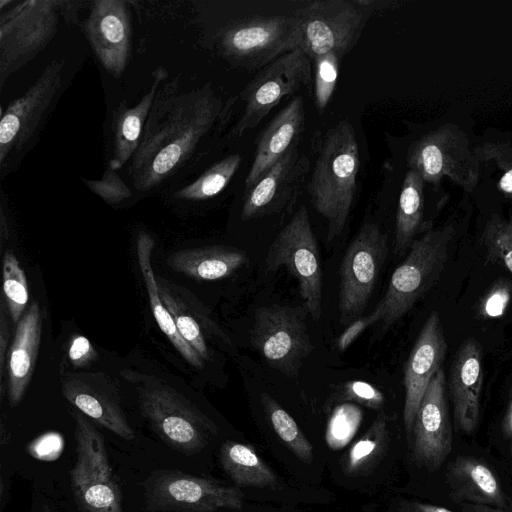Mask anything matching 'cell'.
<instances>
[{
  "label": "cell",
  "instance_id": "f35d334b",
  "mask_svg": "<svg viewBox=\"0 0 512 512\" xmlns=\"http://www.w3.org/2000/svg\"><path fill=\"white\" fill-rule=\"evenodd\" d=\"M512 296V284L500 280L479 301L476 312L480 318H496L502 316Z\"/></svg>",
  "mask_w": 512,
  "mask_h": 512
},
{
  "label": "cell",
  "instance_id": "83f0119b",
  "mask_svg": "<svg viewBox=\"0 0 512 512\" xmlns=\"http://www.w3.org/2000/svg\"><path fill=\"white\" fill-rule=\"evenodd\" d=\"M423 194L422 177L411 169L404 179L396 214L394 250L398 255L406 252L417 233L422 230Z\"/></svg>",
  "mask_w": 512,
  "mask_h": 512
},
{
  "label": "cell",
  "instance_id": "2e32d148",
  "mask_svg": "<svg viewBox=\"0 0 512 512\" xmlns=\"http://www.w3.org/2000/svg\"><path fill=\"white\" fill-rule=\"evenodd\" d=\"M309 160L297 147L289 150L252 187L246 189L241 209L244 221L282 213L296 201Z\"/></svg>",
  "mask_w": 512,
  "mask_h": 512
},
{
  "label": "cell",
  "instance_id": "5b68a950",
  "mask_svg": "<svg viewBox=\"0 0 512 512\" xmlns=\"http://www.w3.org/2000/svg\"><path fill=\"white\" fill-rule=\"evenodd\" d=\"M139 404L142 416L158 437L183 454L199 453L218 434L209 417L184 395L157 380L139 388Z\"/></svg>",
  "mask_w": 512,
  "mask_h": 512
},
{
  "label": "cell",
  "instance_id": "d4e9b609",
  "mask_svg": "<svg viewBox=\"0 0 512 512\" xmlns=\"http://www.w3.org/2000/svg\"><path fill=\"white\" fill-rule=\"evenodd\" d=\"M247 262L245 251L222 245L178 250L167 259L173 270L205 281L227 278Z\"/></svg>",
  "mask_w": 512,
  "mask_h": 512
},
{
  "label": "cell",
  "instance_id": "ac0fdd59",
  "mask_svg": "<svg viewBox=\"0 0 512 512\" xmlns=\"http://www.w3.org/2000/svg\"><path fill=\"white\" fill-rule=\"evenodd\" d=\"M447 344L438 312L430 313L404 366L405 401L403 421L410 436L424 394L435 374L441 369Z\"/></svg>",
  "mask_w": 512,
  "mask_h": 512
},
{
  "label": "cell",
  "instance_id": "8992f818",
  "mask_svg": "<svg viewBox=\"0 0 512 512\" xmlns=\"http://www.w3.org/2000/svg\"><path fill=\"white\" fill-rule=\"evenodd\" d=\"M299 21L293 15H260L235 20L218 35L221 55L246 70L262 69L300 48Z\"/></svg>",
  "mask_w": 512,
  "mask_h": 512
},
{
  "label": "cell",
  "instance_id": "277c9868",
  "mask_svg": "<svg viewBox=\"0 0 512 512\" xmlns=\"http://www.w3.org/2000/svg\"><path fill=\"white\" fill-rule=\"evenodd\" d=\"M454 231L451 226L427 231L414 240L403 262L391 274L387 290L376 304L383 330L402 318L439 280L447 263Z\"/></svg>",
  "mask_w": 512,
  "mask_h": 512
},
{
  "label": "cell",
  "instance_id": "ba28073f",
  "mask_svg": "<svg viewBox=\"0 0 512 512\" xmlns=\"http://www.w3.org/2000/svg\"><path fill=\"white\" fill-rule=\"evenodd\" d=\"M77 459L71 490L81 512H122V494L108 460L102 435L82 412L73 411Z\"/></svg>",
  "mask_w": 512,
  "mask_h": 512
},
{
  "label": "cell",
  "instance_id": "7bdbcfd3",
  "mask_svg": "<svg viewBox=\"0 0 512 512\" xmlns=\"http://www.w3.org/2000/svg\"><path fill=\"white\" fill-rule=\"evenodd\" d=\"M399 512H453L445 507L413 500H401Z\"/></svg>",
  "mask_w": 512,
  "mask_h": 512
},
{
  "label": "cell",
  "instance_id": "b9f144b4",
  "mask_svg": "<svg viewBox=\"0 0 512 512\" xmlns=\"http://www.w3.org/2000/svg\"><path fill=\"white\" fill-rule=\"evenodd\" d=\"M69 359L76 367H84L96 360L97 353L90 341L82 336L76 335L69 345Z\"/></svg>",
  "mask_w": 512,
  "mask_h": 512
},
{
  "label": "cell",
  "instance_id": "3957f363",
  "mask_svg": "<svg viewBox=\"0 0 512 512\" xmlns=\"http://www.w3.org/2000/svg\"><path fill=\"white\" fill-rule=\"evenodd\" d=\"M66 60L49 62L35 83L1 113V178L12 172L32 148L64 90Z\"/></svg>",
  "mask_w": 512,
  "mask_h": 512
},
{
  "label": "cell",
  "instance_id": "4fadbf2b",
  "mask_svg": "<svg viewBox=\"0 0 512 512\" xmlns=\"http://www.w3.org/2000/svg\"><path fill=\"white\" fill-rule=\"evenodd\" d=\"M143 488L146 507L152 512H214L243 506L239 488L179 470H155L145 479Z\"/></svg>",
  "mask_w": 512,
  "mask_h": 512
},
{
  "label": "cell",
  "instance_id": "30bf717a",
  "mask_svg": "<svg viewBox=\"0 0 512 512\" xmlns=\"http://www.w3.org/2000/svg\"><path fill=\"white\" fill-rule=\"evenodd\" d=\"M64 2L28 0L17 3L0 18V86L33 60L57 33Z\"/></svg>",
  "mask_w": 512,
  "mask_h": 512
},
{
  "label": "cell",
  "instance_id": "d590c367",
  "mask_svg": "<svg viewBox=\"0 0 512 512\" xmlns=\"http://www.w3.org/2000/svg\"><path fill=\"white\" fill-rule=\"evenodd\" d=\"M354 402L370 409L380 410L384 406V395L375 386L363 381H348L338 385L328 403Z\"/></svg>",
  "mask_w": 512,
  "mask_h": 512
},
{
  "label": "cell",
  "instance_id": "4dcf8cb0",
  "mask_svg": "<svg viewBox=\"0 0 512 512\" xmlns=\"http://www.w3.org/2000/svg\"><path fill=\"white\" fill-rule=\"evenodd\" d=\"M242 158L231 154L212 165L196 180L176 191L175 197L182 200L201 201L219 194L237 172Z\"/></svg>",
  "mask_w": 512,
  "mask_h": 512
},
{
  "label": "cell",
  "instance_id": "ee69618b",
  "mask_svg": "<svg viewBox=\"0 0 512 512\" xmlns=\"http://www.w3.org/2000/svg\"><path fill=\"white\" fill-rule=\"evenodd\" d=\"M0 318H1V321H0V327H1L0 328V374H1V380H2L3 372H4L6 349L8 346V339H9L8 325H7V320L5 317L3 303H1Z\"/></svg>",
  "mask_w": 512,
  "mask_h": 512
},
{
  "label": "cell",
  "instance_id": "484cf974",
  "mask_svg": "<svg viewBox=\"0 0 512 512\" xmlns=\"http://www.w3.org/2000/svg\"><path fill=\"white\" fill-rule=\"evenodd\" d=\"M154 248L153 238L146 232H140L137 238V256L139 267L146 285L149 303L159 328L172 342L184 359L196 368H203L204 360L181 337L175 322L162 302L159 285L155 279L151 258Z\"/></svg>",
  "mask_w": 512,
  "mask_h": 512
},
{
  "label": "cell",
  "instance_id": "7dc6e473",
  "mask_svg": "<svg viewBox=\"0 0 512 512\" xmlns=\"http://www.w3.org/2000/svg\"><path fill=\"white\" fill-rule=\"evenodd\" d=\"M42 512H54V511H53L50 507H48L47 505H45V506L43 507Z\"/></svg>",
  "mask_w": 512,
  "mask_h": 512
},
{
  "label": "cell",
  "instance_id": "e0dca14e",
  "mask_svg": "<svg viewBox=\"0 0 512 512\" xmlns=\"http://www.w3.org/2000/svg\"><path fill=\"white\" fill-rule=\"evenodd\" d=\"M130 16L126 1L97 0L85 22V34L94 54L116 78L123 74L130 56Z\"/></svg>",
  "mask_w": 512,
  "mask_h": 512
},
{
  "label": "cell",
  "instance_id": "74e56055",
  "mask_svg": "<svg viewBox=\"0 0 512 512\" xmlns=\"http://www.w3.org/2000/svg\"><path fill=\"white\" fill-rule=\"evenodd\" d=\"M342 408L331 418L326 434L327 444L334 450L344 447L350 441L360 422V414L353 410L347 413L349 406Z\"/></svg>",
  "mask_w": 512,
  "mask_h": 512
},
{
  "label": "cell",
  "instance_id": "8fae6325",
  "mask_svg": "<svg viewBox=\"0 0 512 512\" xmlns=\"http://www.w3.org/2000/svg\"><path fill=\"white\" fill-rule=\"evenodd\" d=\"M300 49L310 59L330 52L345 56L357 43L372 12L356 0H317L297 9Z\"/></svg>",
  "mask_w": 512,
  "mask_h": 512
},
{
  "label": "cell",
  "instance_id": "9c48e42d",
  "mask_svg": "<svg viewBox=\"0 0 512 512\" xmlns=\"http://www.w3.org/2000/svg\"><path fill=\"white\" fill-rule=\"evenodd\" d=\"M306 309L272 304L254 313L251 345L265 362L281 374L296 379L303 361L314 349L305 315Z\"/></svg>",
  "mask_w": 512,
  "mask_h": 512
},
{
  "label": "cell",
  "instance_id": "bcb514c9",
  "mask_svg": "<svg viewBox=\"0 0 512 512\" xmlns=\"http://www.w3.org/2000/svg\"><path fill=\"white\" fill-rule=\"evenodd\" d=\"M499 186L502 191L512 193V169L507 171L501 178Z\"/></svg>",
  "mask_w": 512,
  "mask_h": 512
},
{
  "label": "cell",
  "instance_id": "ab89813d",
  "mask_svg": "<svg viewBox=\"0 0 512 512\" xmlns=\"http://www.w3.org/2000/svg\"><path fill=\"white\" fill-rule=\"evenodd\" d=\"M382 320V311L375 306L373 311L365 316H360L348 324L342 334L336 340L339 351H345L368 327Z\"/></svg>",
  "mask_w": 512,
  "mask_h": 512
},
{
  "label": "cell",
  "instance_id": "d6a6232c",
  "mask_svg": "<svg viewBox=\"0 0 512 512\" xmlns=\"http://www.w3.org/2000/svg\"><path fill=\"white\" fill-rule=\"evenodd\" d=\"M163 304L171 314L181 337L199 354L203 360H210V354L200 325L195 318L184 309L178 299L165 284H158Z\"/></svg>",
  "mask_w": 512,
  "mask_h": 512
},
{
  "label": "cell",
  "instance_id": "f1b7e54d",
  "mask_svg": "<svg viewBox=\"0 0 512 512\" xmlns=\"http://www.w3.org/2000/svg\"><path fill=\"white\" fill-rule=\"evenodd\" d=\"M389 442L386 415L381 412L365 434L346 453L342 468L346 475L367 474L376 466Z\"/></svg>",
  "mask_w": 512,
  "mask_h": 512
},
{
  "label": "cell",
  "instance_id": "9a60e30c",
  "mask_svg": "<svg viewBox=\"0 0 512 512\" xmlns=\"http://www.w3.org/2000/svg\"><path fill=\"white\" fill-rule=\"evenodd\" d=\"M445 391L446 378L441 368L424 394L410 434L412 460L428 472L439 469L452 449V425Z\"/></svg>",
  "mask_w": 512,
  "mask_h": 512
},
{
  "label": "cell",
  "instance_id": "4316f807",
  "mask_svg": "<svg viewBox=\"0 0 512 512\" xmlns=\"http://www.w3.org/2000/svg\"><path fill=\"white\" fill-rule=\"evenodd\" d=\"M222 468L240 487H275L277 476L250 445L226 441L220 448Z\"/></svg>",
  "mask_w": 512,
  "mask_h": 512
},
{
  "label": "cell",
  "instance_id": "1f68e13d",
  "mask_svg": "<svg viewBox=\"0 0 512 512\" xmlns=\"http://www.w3.org/2000/svg\"><path fill=\"white\" fill-rule=\"evenodd\" d=\"M3 290L12 321L18 324L28 302V285L25 273L11 250L3 256Z\"/></svg>",
  "mask_w": 512,
  "mask_h": 512
},
{
  "label": "cell",
  "instance_id": "8d00e7d4",
  "mask_svg": "<svg viewBox=\"0 0 512 512\" xmlns=\"http://www.w3.org/2000/svg\"><path fill=\"white\" fill-rule=\"evenodd\" d=\"M85 185L103 201L115 205L132 197V191L116 170L106 167L98 180H83Z\"/></svg>",
  "mask_w": 512,
  "mask_h": 512
},
{
  "label": "cell",
  "instance_id": "ffe728a7",
  "mask_svg": "<svg viewBox=\"0 0 512 512\" xmlns=\"http://www.w3.org/2000/svg\"><path fill=\"white\" fill-rule=\"evenodd\" d=\"M482 384V347L469 338L460 345L448 379L454 418L458 428L466 434L474 432L479 422Z\"/></svg>",
  "mask_w": 512,
  "mask_h": 512
},
{
  "label": "cell",
  "instance_id": "d6986e66",
  "mask_svg": "<svg viewBox=\"0 0 512 512\" xmlns=\"http://www.w3.org/2000/svg\"><path fill=\"white\" fill-rule=\"evenodd\" d=\"M63 397L101 426L126 440L135 437L121 406L119 391L103 373H72L62 381Z\"/></svg>",
  "mask_w": 512,
  "mask_h": 512
},
{
  "label": "cell",
  "instance_id": "603a6c76",
  "mask_svg": "<svg viewBox=\"0 0 512 512\" xmlns=\"http://www.w3.org/2000/svg\"><path fill=\"white\" fill-rule=\"evenodd\" d=\"M167 78V71L158 67L153 73L149 90L132 107L119 104L112 117V152L108 163L114 170L121 169L136 152L144 128L161 84Z\"/></svg>",
  "mask_w": 512,
  "mask_h": 512
},
{
  "label": "cell",
  "instance_id": "7a4b0ae2",
  "mask_svg": "<svg viewBox=\"0 0 512 512\" xmlns=\"http://www.w3.org/2000/svg\"><path fill=\"white\" fill-rule=\"evenodd\" d=\"M359 147L353 125L341 120L326 132L308 192L314 209L327 221V240L341 235L354 201Z\"/></svg>",
  "mask_w": 512,
  "mask_h": 512
},
{
  "label": "cell",
  "instance_id": "7c38bea8",
  "mask_svg": "<svg viewBox=\"0 0 512 512\" xmlns=\"http://www.w3.org/2000/svg\"><path fill=\"white\" fill-rule=\"evenodd\" d=\"M387 255V235L378 224L364 223L349 244L339 269L338 310L342 324H350L363 313Z\"/></svg>",
  "mask_w": 512,
  "mask_h": 512
},
{
  "label": "cell",
  "instance_id": "cb8c5ba5",
  "mask_svg": "<svg viewBox=\"0 0 512 512\" xmlns=\"http://www.w3.org/2000/svg\"><path fill=\"white\" fill-rule=\"evenodd\" d=\"M42 334L40 307L33 302L17 324L8 355L7 394L11 407L19 404L32 378Z\"/></svg>",
  "mask_w": 512,
  "mask_h": 512
},
{
  "label": "cell",
  "instance_id": "5bb4252c",
  "mask_svg": "<svg viewBox=\"0 0 512 512\" xmlns=\"http://www.w3.org/2000/svg\"><path fill=\"white\" fill-rule=\"evenodd\" d=\"M312 78L310 58L298 48L263 67L243 88L244 108L230 137L255 128L285 97L307 86Z\"/></svg>",
  "mask_w": 512,
  "mask_h": 512
},
{
  "label": "cell",
  "instance_id": "e575fe53",
  "mask_svg": "<svg viewBox=\"0 0 512 512\" xmlns=\"http://www.w3.org/2000/svg\"><path fill=\"white\" fill-rule=\"evenodd\" d=\"M341 58L337 53L330 52L314 59V97L319 111H323L327 107L334 93L339 77Z\"/></svg>",
  "mask_w": 512,
  "mask_h": 512
},
{
  "label": "cell",
  "instance_id": "836d02e7",
  "mask_svg": "<svg viewBox=\"0 0 512 512\" xmlns=\"http://www.w3.org/2000/svg\"><path fill=\"white\" fill-rule=\"evenodd\" d=\"M482 242L487 260L512 273V220L490 221L485 227Z\"/></svg>",
  "mask_w": 512,
  "mask_h": 512
},
{
  "label": "cell",
  "instance_id": "60d3db41",
  "mask_svg": "<svg viewBox=\"0 0 512 512\" xmlns=\"http://www.w3.org/2000/svg\"><path fill=\"white\" fill-rule=\"evenodd\" d=\"M64 440L59 433L49 432L33 441L29 445L30 454L41 460H54L63 450Z\"/></svg>",
  "mask_w": 512,
  "mask_h": 512
},
{
  "label": "cell",
  "instance_id": "f546056e",
  "mask_svg": "<svg viewBox=\"0 0 512 512\" xmlns=\"http://www.w3.org/2000/svg\"><path fill=\"white\" fill-rule=\"evenodd\" d=\"M260 402L279 438L300 461L310 464L313 461V447L293 417L267 393L261 394Z\"/></svg>",
  "mask_w": 512,
  "mask_h": 512
},
{
  "label": "cell",
  "instance_id": "6da1fadb",
  "mask_svg": "<svg viewBox=\"0 0 512 512\" xmlns=\"http://www.w3.org/2000/svg\"><path fill=\"white\" fill-rule=\"evenodd\" d=\"M223 112L210 84L180 92L175 79L160 87L131 159L134 188L148 192L160 186L190 158Z\"/></svg>",
  "mask_w": 512,
  "mask_h": 512
},
{
  "label": "cell",
  "instance_id": "7402d4cb",
  "mask_svg": "<svg viewBox=\"0 0 512 512\" xmlns=\"http://www.w3.org/2000/svg\"><path fill=\"white\" fill-rule=\"evenodd\" d=\"M304 126V100L298 96L288 103L261 133L245 179L246 189L252 187L279 159L296 147Z\"/></svg>",
  "mask_w": 512,
  "mask_h": 512
},
{
  "label": "cell",
  "instance_id": "f6af8a7d",
  "mask_svg": "<svg viewBox=\"0 0 512 512\" xmlns=\"http://www.w3.org/2000/svg\"><path fill=\"white\" fill-rule=\"evenodd\" d=\"M458 505L462 512H509L491 506L477 505L471 503H460Z\"/></svg>",
  "mask_w": 512,
  "mask_h": 512
},
{
  "label": "cell",
  "instance_id": "52a82bcc",
  "mask_svg": "<svg viewBox=\"0 0 512 512\" xmlns=\"http://www.w3.org/2000/svg\"><path fill=\"white\" fill-rule=\"evenodd\" d=\"M265 270L275 272L284 267L297 280L304 308L314 321L322 314V268L316 237L309 213L302 205L272 241Z\"/></svg>",
  "mask_w": 512,
  "mask_h": 512
},
{
  "label": "cell",
  "instance_id": "44dd1931",
  "mask_svg": "<svg viewBox=\"0 0 512 512\" xmlns=\"http://www.w3.org/2000/svg\"><path fill=\"white\" fill-rule=\"evenodd\" d=\"M446 482L449 496L457 504L485 505L512 512V496L497 473L479 458H455L447 466Z\"/></svg>",
  "mask_w": 512,
  "mask_h": 512
}]
</instances>
